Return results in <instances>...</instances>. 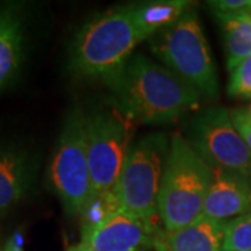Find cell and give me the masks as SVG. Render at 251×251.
I'll return each mask as SVG.
<instances>
[{"instance_id": "6da1fadb", "label": "cell", "mask_w": 251, "mask_h": 251, "mask_svg": "<svg viewBox=\"0 0 251 251\" xmlns=\"http://www.w3.org/2000/svg\"><path fill=\"white\" fill-rule=\"evenodd\" d=\"M115 105L133 123L168 125L200 106L201 95L169 69L133 54L105 84Z\"/></svg>"}, {"instance_id": "7a4b0ae2", "label": "cell", "mask_w": 251, "mask_h": 251, "mask_svg": "<svg viewBox=\"0 0 251 251\" xmlns=\"http://www.w3.org/2000/svg\"><path fill=\"white\" fill-rule=\"evenodd\" d=\"M148 36L135 24L133 6H122L90 20L74 35L67 69L73 75L105 84L123 69Z\"/></svg>"}, {"instance_id": "3957f363", "label": "cell", "mask_w": 251, "mask_h": 251, "mask_svg": "<svg viewBox=\"0 0 251 251\" xmlns=\"http://www.w3.org/2000/svg\"><path fill=\"white\" fill-rule=\"evenodd\" d=\"M212 168L200 158L186 137H171V147L158 198L159 221L165 230H176L202 216Z\"/></svg>"}, {"instance_id": "277c9868", "label": "cell", "mask_w": 251, "mask_h": 251, "mask_svg": "<svg viewBox=\"0 0 251 251\" xmlns=\"http://www.w3.org/2000/svg\"><path fill=\"white\" fill-rule=\"evenodd\" d=\"M171 140L152 133L131 144L115 186L120 212L158 225V198Z\"/></svg>"}, {"instance_id": "5b68a950", "label": "cell", "mask_w": 251, "mask_h": 251, "mask_svg": "<svg viewBox=\"0 0 251 251\" xmlns=\"http://www.w3.org/2000/svg\"><path fill=\"white\" fill-rule=\"evenodd\" d=\"M48 186L66 214L80 215L92 196L85 113L78 106L72 108L63 120L62 128L50 156Z\"/></svg>"}, {"instance_id": "8992f818", "label": "cell", "mask_w": 251, "mask_h": 251, "mask_svg": "<svg viewBox=\"0 0 251 251\" xmlns=\"http://www.w3.org/2000/svg\"><path fill=\"white\" fill-rule=\"evenodd\" d=\"M152 52L166 69L187 82L201 97H218L215 64L194 10L188 9L176 24L162 31L153 41Z\"/></svg>"}, {"instance_id": "52a82bcc", "label": "cell", "mask_w": 251, "mask_h": 251, "mask_svg": "<svg viewBox=\"0 0 251 251\" xmlns=\"http://www.w3.org/2000/svg\"><path fill=\"white\" fill-rule=\"evenodd\" d=\"M92 194L113 190L131 147L134 123L115 106L85 115Z\"/></svg>"}, {"instance_id": "ba28073f", "label": "cell", "mask_w": 251, "mask_h": 251, "mask_svg": "<svg viewBox=\"0 0 251 251\" xmlns=\"http://www.w3.org/2000/svg\"><path fill=\"white\" fill-rule=\"evenodd\" d=\"M186 140L212 169L251 183V150L236 130L229 110L212 106L200 112L188 123Z\"/></svg>"}, {"instance_id": "9c48e42d", "label": "cell", "mask_w": 251, "mask_h": 251, "mask_svg": "<svg viewBox=\"0 0 251 251\" xmlns=\"http://www.w3.org/2000/svg\"><path fill=\"white\" fill-rule=\"evenodd\" d=\"M39 171V156L17 140H0V218L31 194Z\"/></svg>"}, {"instance_id": "30bf717a", "label": "cell", "mask_w": 251, "mask_h": 251, "mask_svg": "<svg viewBox=\"0 0 251 251\" xmlns=\"http://www.w3.org/2000/svg\"><path fill=\"white\" fill-rule=\"evenodd\" d=\"M158 229V225L119 212L95 230L81 234L80 242L92 251H151Z\"/></svg>"}, {"instance_id": "8fae6325", "label": "cell", "mask_w": 251, "mask_h": 251, "mask_svg": "<svg viewBox=\"0 0 251 251\" xmlns=\"http://www.w3.org/2000/svg\"><path fill=\"white\" fill-rule=\"evenodd\" d=\"M27 17L21 3H0V92L16 80L25 56Z\"/></svg>"}, {"instance_id": "7c38bea8", "label": "cell", "mask_w": 251, "mask_h": 251, "mask_svg": "<svg viewBox=\"0 0 251 251\" xmlns=\"http://www.w3.org/2000/svg\"><path fill=\"white\" fill-rule=\"evenodd\" d=\"M251 212V183L237 175L212 169L202 216L229 222Z\"/></svg>"}, {"instance_id": "4fadbf2b", "label": "cell", "mask_w": 251, "mask_h": 251, "mask_svg": "<svg viewBox=\"0 0 251 251\" xmlns=\"http://www.w3.org/2000/svg\"><path fill=\"white\" fill-rule=\"evenodd\" d=\"M226 222L201 216L194 224L176 230L159 227L155 234V251H224Z\"/></svg>"}, {"instance_id": "5bb4252c", "label": "cell", "mask_w": 251, "mask_h": 251, "mask_svg": "<svg viewBox=\"0 0 251 251\" xmlns=\"http://www.w3.org/2000/svg\"><path fill=\"white\" fill-rule=\"evenodd\" d=\"M222 34L227 70L234 69L251 56V10L233 14H215Z\"/></svg>"}, {"instance_id": "9a60e30c", "label": "cell", "mask_w": 251, "mask_h": 251, "mask_svg": "<svg viewBox=\"0 0 251 251\" xmlns=\"http://www.w3.org/2000/svg\"><path fill=\"white\" fill-rule=\"evenodd\" d=\"M131 6L135 24L148 39L158 31H165L176 24L190 9V3L184 0H158Z\"/></svg>"}, {"instance_id": "2e32d148", "label": "cell", "mask_w": 251, "mask_h": 251, "mask_svg": "<svg viewBox=\"0 0 251 251\" xmlns=\"http://www.w3.org/2000/svg\"><path fill=\"white\" fill-rule=\"evenodd\" d=\"M120 212V204L115 190L92 194L81 211V234L95 230Z\"/></svg>"}, {"instance_id": "e0dca14e", "label": "cell", "mask_w": 251, "mask_h": 251, "mask_svg": "<svg viewBox=\"0 0 251 251\" xmlns=\"http://www.w3.org/2000/svg\"><path fill=\"white\" fill-rule=\"evenodd\" d=\"M224 251H251V212L226 222Z\"/></svg>"}, {"instance_id": "ac0fdd59", "label": "cell", "mask_w": 251, "mask_h": 251, "mask_svg": "<svg viewBox=\"0 0 251 251\" xmlns=\"http://www.w3.org/2000/svg\"><path fill=\"white\" fill-rule=\"evenodd\" d=\"M227 94L233 98H251V56L230 72Z\"/></svg>"}, {"instance_id": "d6986e66", "label": "cell", "mask_w": 251, "mask_h": 251, "mask_svg": "<svg viewBox=\"0 0 251 251\" xmlns=\"http://www.w3.org/2000/svg\"><path fill=\"white\" fill-rule=\"evenodd\" d=\"M229 115L236 130L251 150V113L246 109H232L229 110Z\"/></svg>"}, {"instance_id": "ffe728a7", "label": "cell", "mask_w": 251, "mask_h": 251, "mask_svg": "<svg viewBox=\"0 0 251 251\" xmlns=\"http://www.w3.org/2000/svg\"><path fill=\"white\" fill-rule=\"evenodd\" d=\"M209 7L215 14H233L251 10V0H215L208 1Z\"/></svg>"}, {"instance_id": "44dd1931", "label": "cell", "mask_w": 251, "mask_h": 251, "mask_svg": "<svg viewBox=\"0 0 251 251\" xmlns=\"http://www.w3.org/2000/svg\"><path fill=\"white\" fill-rule=\"evenodd\" d=\"M23 244H24L23 236L20 233H16L14 236H11L9 240L6 242V244L3 246L1 251H24Z\"/></svg>"}, {"instance_id": "7402d4cb", "label": "cell", "mask_w": 251, "mask_h": 251, "mask_svg": "<svg viewBox=\"0 0 251 251\" xmlns=\"http://www.w3.org/2000/svg\"><path fill=\"white\" fill-rule=\"evenodd\" d=\"M0 251H1V246H0Z\"/></svg>"}, {"instance_id": "603a6c76", "label": "cell", "mask_w": 251, "mask_h": 251, "mask_svg": "<svg viewBox=\"0 0 251 251\" xmlns=\"http://www.w3.org/2000/svg\"><path fill=\"white\" fill-rule=\"evenodd\" d=\"M250 113H251V110H250Z\"/></svg>"}]
</instances>
